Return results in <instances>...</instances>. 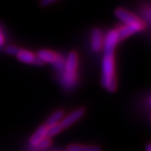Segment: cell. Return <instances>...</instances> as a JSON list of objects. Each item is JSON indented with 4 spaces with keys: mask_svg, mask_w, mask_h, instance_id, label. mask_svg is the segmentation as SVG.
I'll return each instance as SVG.
<instances>
[{
    "mask_svg": "<svg viewBox=\"0 0 151 151\" xmlns=\"http://www.w3.org/2000/svg\"><path fill=\"white\" fill-rule=\"evenodd\" d=\"M51 151H64V150H51ZM65 151H67V150H65Z\"/></svg>",
    "mask_w": 151,
    "mask_h": 151,
    "instance_id": "obj_21",
    "label": "cell"
},
{
    "mask_svg": "<svg viewBox=\"0 0 151 151\" xmlns=\"http://www.w3.org/2000/svg\"><path fill=\"white\" fill-rule=\"evenodd\" d=\"M119 36L116 29H112L107 34L103 41V48L104 53L115 52L116 45L119 43Z\"/></svg>",
    "mask_w": 151,
    "mask_h": 151,
    "instance_id": "obj_4",
    "label": "cell"
},
{
    "mask_svg": "<svg viewBox=\"0 0 151 151\" xmlns=\"http://www.w3.org/2000/svg\"><path fill=\"white\" fill-rule=\"evenodd\" d=\"M63 130V129L61 128V126L60 125V124L53 125L50 128H47V133H46V137L50 139L51 137H53L55 135L58 134L60 132H61Z\"/></svg>",
    "mask_w": 151,
    "mask_h": 151,
    "instance_id": "obj_14",
    "label": "cell"
},
{
    "mask_svg": "<svg viewBox=\"0 0 151 151\" xmlns=\"http://www.w3.org/2000/svg\"><path fill=\"white\" fill-rule=\"evenodd\" d=\"M46 133H47V127L43 124L38 128V129L34 133V134L30 137L29 139V145L30 146H35L40 143L44 139L47 138L46 137Z\"/></svg>",
    "mask_w": 151,
    "mask_h": 151,
    "instance_id": "obj_10",
    "label": "cell"
},
{
    "mask_svg": "<svg viewBox=\"0 0 151 151\" xmlns=\"http://www.w3.org/2000/svg\"><path fill=\"white\" fill-rule=\"evenodd\" d=\"M102 85L108 92L117 90V76L114 52L104 53L102 63Z\"/></svg>",
    "mask_w": 151,
    "mask_h": 151,
    "instance_id": "obj_1",
    "label": "cell"
},
{
    "mask_svg": "<svg viewBox=\"0 0 151 151\" xmlns=\"http://www.w3.org/2000/svg\"><path fill=\"white\" fill-rule=\"evenodd\" d=\"M65 63V59L63 57V56H62V55H60L59 57L57 58V60H56L54 63H53V65H54L55 67L57 70H59L61 72L62 70L64 69Z\"/></svg>",
    "mask_w": 151,
    "mask_h": 151,
    "instance_id": "obj_16",
    "label": "cell"
},
{
    "mask_svg": "<svg viewBox=\"0 0 151 151\" xmlns=\"http://www.w3.org/2000/svg\"><path fill=\"white\" fill-rule=\"evenodd\" d=\"M20 48H19L16 45H9L5 48V52L8 55H16L18 52L19 51Z\"/></svg>",
    "mask_w": 151,
    "mask_h": 151,
    "instance_id": "obj_17",
    "label": "cell"
},
{
    "mask_svg": "<svg viewBox=\"0 0 151 151\" xmlns=\"http://www.w3.org/2000/svg\"><path fill=\"white\" fill-rule=\"evenodd\" d=\"M118 36H119V41L124 40L126 38L129 37L130 35H134L137 32H141L143 31L140 28L133 26V25H128V24H123L120 27L116 29Z\"/></svg>",
    "mask_w": 151,
    "mask_h": 151,
    "instance_id": "obj_8",
    "label": "cell"
},
{
    "mask_svg": "<svg viewBox=\"0 0 151 151\" xmlns=\"http://www.w3.org/2000/svg\"><path fill=\"white\" fill-rule=\"evenodd\" d=\"M78 69V55L76 51H71L65 59L64 69L61 71L60 82L66 89H71L76 84Z\"/></svg>",
    "mask_w": 151,
    "mask_h": 151,
    "instance_id": "obj_2",
    "label": "cell"
},
{
    "mask_svg": "<svg viewBox=\"0 0 151 151\" xmlns=\"http://www.w3.org/2000/svg\"><path fill=\"white\" fill-rule=\"evenodd\" d=\"M84 113H85V109L84 108H80L78 109H76L72 113H70L69 115H67L64 119H61V121L59 123L60 125L64 129L65 128L69 127L71 124L76 123L77 120H79L84 115Z\"/></svg>",
    "mask_w": 151,
    "mask_h": 151,
    "instance_id": "obj_6",
    "label": "cell"
},
{
    "mask_svg": "<svg viewBox=\"0 0 151 151\" xmlns=\"http://www.w3.org/2000/svg\"><path fill=\"white\" fill-rule=\"evenodd\" d=\"M0 32H1V30H0Z\"/></svg>",
    "mask_w": 151,
    "mask_h": 151,
    "instance_id": "obj_22",
    "label": "cell"
},
{
    "mask_svg": "<svg viewBox=\"0 0 151 151\" xmlns=\"http://www.w3.org/2000/svg\"><path fill=\"white\" fill-rule=\"evenodd\" d=\"M16 57L19 61L24 62L25 64H32L35 65H41L44 64L43 62L38 58L37 55H35L33 52L27 50L20 49L18 54L16 55Z\"/></svg>",
    "mask_w": 151,
    "mask_h": 151,
    "instance_id": "obj_5",
    "label": "cell"
},
{
    "mask_svg": "<svg viewBox=\"0 0 151 151\" xmlns=\"http://www.w3.org/2000/svg\"><path fill=\"white\" fill-rule=\"evenodd\" d=\"M4 44V36L0 32V47H2Z\"/></svg>",
    "mask_w": 151,
    "mask_h": 151,
    "instance_id": "obj_19",
    "label": "cell"
},
{
    "mask_svg": "<svg viewBox=\"0 0 151 151\" xmlns=\"http://www.w3.org/2000/svg\"><path fill=\"white\" fill-rule=\"evenodd\" d=\"M55 1L56 0H41L40 1V5L42 6V7H45V6L49 5V4H50L52 3H54Z\"/></svg>",
    "mask_w": 151,
    "mask_h": 151,
    "instance_id": "obj_18",
    "label": "cell"
},
{
    "mask_svg": "<svg viewBox=\"0 0 151 151\" xmlns=\"http://www.w3.org/2000/svg\"><path fill=\"white\" fill-rule=\"evenodd\" d=\"M103 32L100 29L95 28L93 29L91 34V45L93 51L98 52L103 48Z\"/></svg>",
    "mask_w": 151,
    "mask_h": 151,
    "instance_id": "obj_7",
    "label": "cell"
},
{
    "mask_svg": "<svg viewBox=\"0 0 151 151\" xmlns=\"http://www.w3.org/2000/svg\"><path fill=\"white\" fill-rule=\"evenodd\" d=\"M37 57L42 62H48V63H54L55 61L59 57L60 55L56 52L50 50H40L37 53Z\"/></svg>",
    "mask_w": 151,
    "mask_h": 151,
    "instance_id": "obj_9",
    "label": "cell"
},
{
    "mask_svg": "<svg viewBox=\"0 0 151 151\" xmlns=\"http://www.w3.org/2000/svg\"><path fill=\"white\" fill-rule=\"evenodd\" d=\"M141 14L143 15V19H142L145 23L147 22L148 24H150V7L149 4L146 6H144L142 8Z\"/></svg>",
    "mask_w": 151,
    "mask_h": 151,
    "instance_id": "obj_15",
    "label": "cell"
},
{
    "mask_svg": "<svg viewBox=\"0 0 151 151\" xmlns=\"http://www.w3.org/2000/svg\"><path fill=\"white\" fill-rule=\"evenodd\" d=\"M146 150H147V151H151L150 145H147V147H146Z\"/></svg>",
    "mask_w": 151,
    "mask_h": 151,
    "instance_id": "obj_20",
    "label": "cell"
},
{
    "mask_svg": "<svg viewBox=\"0 0 151 151\" xmlns=\"http://www.w3.org/2000/svg\"><path fill=\"white\" fill-rule=\"evenodd\" d=\"M52 145V141L49 138H45L43 140H41L40 143L35 146H30V150L31 151H42L45 149L49 148Z\"/></svg>",
    "mask_w": 151,
    "mask_h": 151,
    "instance_id": "obj_13",
    "label": "cell"
},
{
    "mask_svg": "<svg viewBox=\"0 0 151 151\" xmlns=\"http://www.w3.org/2000/svg\"><path fill=\"white\" fill-rule=\"evenodd\" d=\"M63 116H64V111L63 110H56L47 119L46 123L45 125L47 128H50L53 125L59 124L60 120L63 118Z\"/></svg>",
    "mask_w": 151,
    "mask_h": 151,
    "instance_id": "obj_12",
    "label": "cell"
},
{
    "mask_svg": "<svg viewBox=\"0 0 151 151\" xmlns=\"http://www.w3.org/2000/svg\"><path fill=\"white\" fill-rule=\"evenodd\" d=\"M67 151H101V148L96 145H86L79 144H71L66 148Z\"/></svg>",
    "mask_w": 151,
    "mask_h": 151,
    "instance_id": "obj_11",
    "label": "cell"
},
{
    "mask_svg": "<svg viewBox=\"0 0 151 151\" xmlns=\"http://www.w3.org/2000/svg\"><path fill=\"white\" fill-rule=\"evenodd\" d=\"M114 14L119 20L124 23V24L136 26L140 28L142 30H144L146 28V23L142 19V18L137 16L134 13L126 9L118 8L114 11Z\"/></svg>",
    "mask_w": 151,
    "mask_h": 151,
    "instance_id": "obj_3",
    "label": "cell"
}]
</instances>
